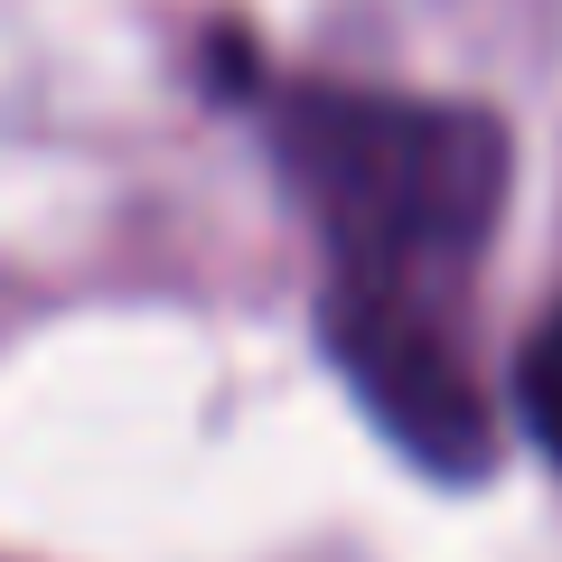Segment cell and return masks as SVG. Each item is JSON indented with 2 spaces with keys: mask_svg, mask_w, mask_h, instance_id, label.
I'll use <instances>...</instances> for the list:
<instances>
[{
  "mask_svg": "<svg viewBox=\"0 0 562 562\" xmlns=\"http://www.w3.org/2000/svg\"><path fill=\"white\" fill-rule=\"evenodd\" d=\"M516 413H525V431H535V450L562 469V310L535 328V347H525V366H516Z\"/></svg>",
  "mask_w": 562,
  "mask_h": 562,
  "instance_id": "obj_3",
  "label": "cell"
},
{
  "mask_svg": "<svg viewBox=\"0 0 562 562\" xmlns=\"http://www.w3.org/2000/svg\"><path fill=\"white\" fill-rule=\"evenodd\" d=\"M281 169L366 291H403L413 272L479 254L506 198V140L487 113L375 94H301L281 113Z\"/></svg>",
  "mask_w": 562,
  "mask_h": 562,
  "instance_id": "obj_1",
  "label": "cell"
},
{
  "mask_svg": "<svg viewBox=\"0 0 562 562\" xmlns=\"http://www.w3.org/2000/svg\"><path fill=\"white\" fill-rule=\"evenodd\" d=\"M328 347H338V366L357 375L366 413L394 431L403 460H422L431 479H479L487 469L479 384L460 375V347L422 319L403 291L338 281V291H328Z\"/></svg>",
  "mask_w": 562,
  "mask_h": 562,
  "instance_id": "obj_2",
  "label": "cell"
}]
</instances>
